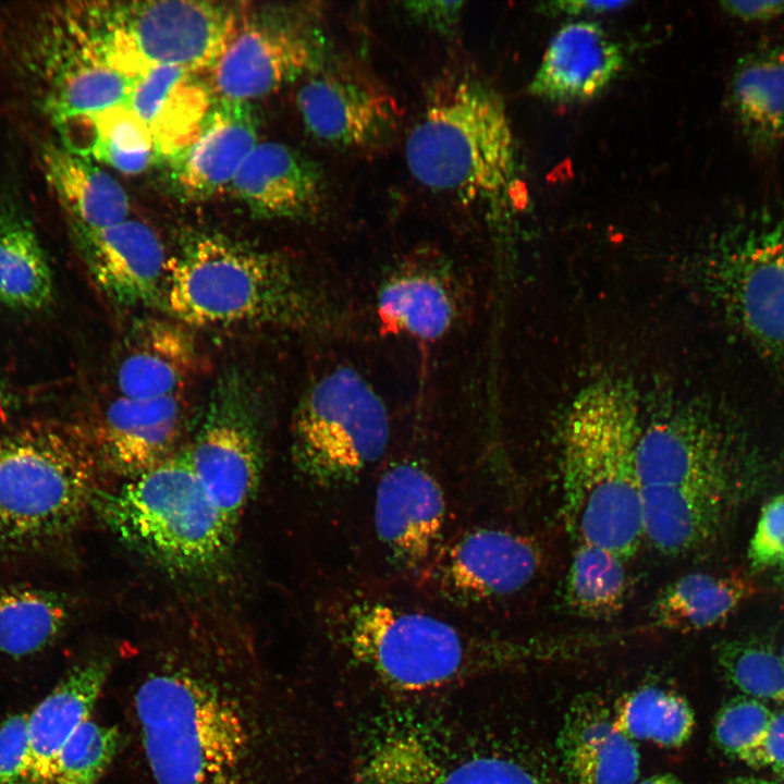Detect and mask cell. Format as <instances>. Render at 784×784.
<instances>
[{
  "mask_svg": "<svg viewBox=\"0 0 784 784\" xmlns=\"http://www.w3.org/2000/svg\"><path fill=\"white\" fill-rule=\"evenodd\" d=\"M139 784H309L314 743L296 688L237 642L162 644L122 696Z\"/></svg>",
  "mask_w": 784,
  "mask_h": 784,
  "instance_id": "cell-1",
  "label": "cell"
},
{
  "mask_svg": "<svg viewBox=\"0 0 784 784\" xmlns=\"http://www.w3.org/2000/svg\"><path fill=\"white\" fill-rule=\"evenodd\" d=\"M350 665L394 697L462 688L483 676L563 661L561 635L514 639L465 632L437 616L357 593L326 615Z\"/></svg>",
  "mask_w": 784,
  "mask_h": 784,
  "instance_id": "cell-2",
  "label": "cell"
},
{
  "mask_svg": "<svg viewBox=\"0 0 784 784\" xmlns=\"http://www.w3.org/2000/svg\"><path fill=\"white\" fill-rule=\"evenodd\" d=\"M159 306L188 328L327 331L338 311L285 256L212 231L183 235L169 255Z\"/></svg>",
  "mask_w": 784,
  "mask_h": 784,
  "instance_id": "cell-3",
  "label": "cell"
},
{
  "mask_svg": "<svg viewBox=\"0 0 784 784\" xmlns=\"http://www.w3.org/2000/svg\"><path fill=\"white\" fill-rule=\"evenodd\" d=\"M640 428L627 393L602 384L576 402L561 454L562 513L576 542L605 548L624 560L641 546L636 451Z\"/></svg>",
  "mask_w": 784,
  "mask_h": 784,
  "instance_id": "cell-4",
  "label": "cell"
},
{
  "mask_svg": "<svg viewBox=\"0 0 784 784\" xmlns=\"http://www.w3.org/2000/svg\"><path fill=\"white\" fill-rule=\"evenodd\" d=\"M102 471L87 431L34 421L0 433V564L53 549L94 507Z\"/></svg>",
  "mask_w": 784,
  "mask_h": 784,
  "instance_id": "cell-5",
  "label": "cell"
},
{
  "mask_svg": "<svg viewBox=\"0 0 784 784\" xmlns=\"http://www.w3.org/2000/svg\"><path fill=\"white\" fill-rule=\"evenodd\" d=\"M412 175L462 200L502 192L514 173L515 145L501 97L469 76L441 79L405 143Z\"/></svg>",
  "mask_w": 784,
  "mask_h": 784,
  "instance_id": "cell-6",
  "label": "cell"
},
{
  "mask_svg": "<svg viewBox=\"0 0 784 784\" xmlns=\"http://www.w3.org/2000/svg\"><path fill=\"white\" fill-rule=\"evenodd\" d=\"M93 509L131 548L185 575L216 568L235 539L198 480L186 445L120 487L100 489Z\"/></svg>",
  "mask_w": 784,
  "mask_h": 784,
  "instance_id": "cell-7",
  "label": "cell"
},
{
  "mask_svg": "<svg viewBox=\"0 0 784 784\" xmlns=\"http://www.w3.org/2000/svg\"><path fill=\"white\" fill-rule=\"evenodd\" d=\"M243 5L193 0L63 3L91 49L132 79L157 68L208 71L231 38Z\"/></svg>",
  "mask_w": 784,
  "mask_h": 784,
  "instance_id": "cell-8",
  "label": "cell"
},
{
  "mask_svg": "<svg viewBox=\"0 0 784 784\" xmlns=\"http://www.w3.org/2000/svg\"><path fill=\"white\" fill-rule=\"evenodd\" d=\"M388 408L355 368L339 365L302 394L291 425L293 462L323 488L347 485L377 463L390 439Z\"/></svg>",
  "mask_w": 784,
  "mask_h": 784,
  "instance_id": "cell-9",
  "label": "cell"
},
{
  "mask_svg": "<svg viewBox=\"0 0 784 784\" xmlns=\"http://www.w3.org/2000/svg\"><path fill=\"white\" fill-rule=\"evenodd\" d=\"M712 270L715 291L740 333L784 360V209L740 216L722 234Z\"/></svg>",
  "mask_w": 784,
  "mask_h": 784,
  "instance_id": "cell-10",
  "label": "cell"
},
{
  "mask_svg": "<svg viewBox=\"0 0 784 784\" xmlns=\"http://www.w3.org/2000/svg\"><path fill=\"white\" fill-rule=\"evenodd\" d=\"M259 402L250 380L237 368L216 380L187 451L191 465L235 536L261 478Z\"/></svg>",
  "mask_w": 784,
  "mask_h": 784,
  "instance_id": "cell-11",
  "label": "cell"
},
{
  "mask_svg": "<svg viewBox=\"0 0 784 784\" xmlns=\"http://www.w3.org/2000/svg\"><path fill=\"white\" fill-rule=\"evenodd\" d=\"M244 5L231 38L208 70L215 100L252 103L319 65L320 50L303 26L273 10Z\"/></svg>",
  "mask_w": 784,
  "mask_h": 784,
  "instance_id": "cell-12",
  "label": "cell"
},
{
  "mask_svg": "<svg viewBox=\"0 0 784 784\" xmlns=\"http://www.w3.org/2000/svg\"><path fill=\"white\" fill-rule=\"evenodd\" d=\"M543 562V549L532 536L480 527L442 547L422 576L444 598L479 603L522 591Z\"/></svg>",
  "mask_w": 784,
  "mask_h": 784,
  "instance_id": "cell-13",
  "label": "cell"
},
{
  "mask_svg": "<svg viewBox=\"0 0 784 784\" xmlns=\"http://www.w3.org/2000/svg\"><path fill=\"white\" fill-rule=\"evenodd\" d=\"M373 516L392 561L422 575L443 547L446 503L434 476L416 461L392 465L377 485Z\"/></svg>",
  "mask_w": 784,
  "mask_h": 784,
  "instance_id": "cell-14",
  "label": "cell"
},
{
  "mask_svg": "<svg viewBox=\"0 0 784 784\" xmlns=\"http://www.w3.org/2000/svg\"><path fill=\"white\" fill-rule=\"evenodd\" d=\"M305 130L340 148H365L383 139L399 115L394 98L365 75L329 70L305 81L296 94Z\"/></svg>",
  "mask_w": 784,
  "mask_h": 784,
  "instance_id": "cell-15",
  "label": "cell"
},
{
  "mask_svg": "<svg viewBox=\"0 0 784 784\" xmlns=\"http://www.w3.org/2000/svg\"><path fill=\"white\" fill-rule=\"evenodd\" d=\"M184 394L152 399L114 397L86 430L102 471L123 479L168 460L183 445Z\"/></svg>",
  "mask_w": 784,
  "mask_h": 784,
  "instance_id": "cell-16",
  "label": "cell"
},
{
  "mask_svg": "<svg viewBox=\"0 0 784 784\" xmlns=\"http://www.w3.org/2000/svg\"><path fill=\"white\" fill-rule=\"evenodd\" d=\"M90 277L123 307L159 305L169 254L146 223L126 219L102 229H71Z\"/></svg>",
  "mask_w": 784,
  "mask_h": 784,
  "instance_id": "cell-17",
  "label": "cell"
},
{
  "mask_svg": "<svg viewBox=\"0 0 784 784\" xmlns=\"http://www.w3.org/2000/svg\"><path fill=\"white\" fill-rule=\"evenodd\" d=\"M438 784H561V781L544 755L514 730L481 723H442Z\"/></svg>",
  "mask_w": 784,
  "mask_h": 784,
  "instance_id": "cell-18",
  "label": "cell"
},
{
  "mask_svg": "<svg viewBox=\"0 0 784 784\" xmlns=\"http://www.w3.org/2000/svg\"><path fill=\"white\" fill-rule=\"evenodd\" d=\"M727 441L709 415L688 413L640 430L636 471L645 486L726 483Z\"/></svg>",
  "mask_w": 784,
  "mask_h": 784,
  "instance_id": "cell-19",
  "label": "cell"
},
{
  "mask_svg": "<svg viewBox=\"0 0 784 784\" xmlns=\"http://www.w3.org/2000/svg\"><path fill=\"white\" fill-rule=\"evenodd\" d=\"M252 105L215 100L196 136L168 159L171 183L183 198L204 200L230 187L259 143Z\"/></svg>",
  "mask_w": 784,
  "mask_h": 784,
  "instance_id": "cell-20",
  "label": "cell"
},
{
  "mask_svg": "<svg viewBox=\"0 0 784 784\" xmlns=\"http://www.w3.org/2000/svg\"><path fill=\"white\" fill-rule=\"evenodd\" d=\"M562 784H636L640 755L620 732L612 710L595 694L577 696L556 737Z\"/></svg>",
  "mask_w": 784,
  "mask_h": 784,
  "instance_id": "cell-21",
  "label": "cell"
},
{
  "mask_svg": "<svg viewBox=\"0 0 784 784\" xmlns=\"http://www.w3.org/2000/svg\"><path fill=\"white\" fill-rule=\"evenodd\" d=\"M229 189L255 218L304 219L324 203L323 175L310 159L279 142H259Z\"/></svg>",
  "mask_w": 784,
  "mask_h": 784,
  "instance_id": "cell-22",
  "label": "cell"
},
{
  "mask_svg": "<svg viewBox=\"0 0 784 784\" xmlns=\"http://www.w3.org/2000/svg\"><path fill=\"white\" fill-rule=\"evenodd\" d=\"M376 310L385 330L432 342L453 329L461 311L460 290L444 261L418 255L383 279Z\"/></svg>",
  "mask_w": 784,
  "mask_h": 784,
  "instance_id": "cell-23",
  "label": "cell"
},
{
  "mask_svg": "<svg viewBox=\"0 0 784 784\" xmlns=\"http://www.w3.org/2000/svg\"><path fill=\"white\" fill-rule=\"evenodd\" d=\"M191 328L173 319L136 321L120 347L115 368L119 396L152 399L183 394L200 368Z\"/></svg>",
  "mask_w": 784,
  "mask_h": 784,
  "instance_id": "cell-24",
  "label": "cell"
},
{
  "mask_svg": "<svg viewBox=\"0 0 784 784\" xmlns=\"http://www.w3.org/2000/svg\"><path fill=\"white\" fill-rule=\"evenodd\" d=\"M624 62L621 46L598 23L573 21L551 38L528 90L551 102L587 101L610 86Z\"/></svg>",
  "mask_w": 784,
  "mask_h": 784,
  "instance_id": "cell-25",
  "label": "cell"
},
{
  "mask_svg": "<svg viewBox=\"0 0 784 784\" xmlns=\"http://www.w3.org/2000/svg\"><path fill=\"white\" fill-rule=\"evenodd\" d=\"M117 664L101 651L76 662L28 714L29 769L26 784H49L61 748L89 718Z\"/></svg>",
  "mask_w": 784,
  "mask_h": 784,
  "instance_id": "cell-26",
  "label": "cell"
},
{
  "mask_svg": "<svg viewBox=\"0 0 784 784\" xmlns=\"http://www.w3.org/2000/svg\"><path fill=\"white\" fill-rule=\"evenodd\" d=\"M440 721L405 710L380 716L359 749L351 784H438Z\"/></svg>",
  "mask_w": 784,
  "mask_h": 784,
  "instance_id": "cell-27",
  "label": "cell"
},
{
  "mask_svg": "<svg viewBox=\"0 0 784 784\" xmlns=\"http://www.w3.org/2000/svg\"><path fill=\"white\" fill-rule=\"evenodd\" d=\"M215 102L196 72L157 68L136 76L128 107L149 130L159 158L169 159L196 136Z\"/></svg>",
  "mask_w": 784,
  "mask_h": 784,
  "instance_id": "cell-28",
  "label": "cell"
},
{
  "mask_svg": "<svg viewBox=\"0 0 784 784\" xmlns=\"http://www.w3.org/2000/svg\"><path fill=\"white\" fill-rule=\"evenodd\" d=\"M725 497L726 483L641 487L644 540L667 556L702 548L720 530Z\"/></svg>",
  "mask_w": 784,
  "mask_h": 784,
  "instance_id": "cell-29",
  "label": "cell"
},
{
  "mask_svg": "<svg viewBox=\"0 0 784 784\" xmlns=\"http://www.w3.org/2000/svg\"><path fill=\"white\" fill-rule=\"evenodd\" d=\"M44 173L71 229H102L128 219L130 198L94 159L60 143L42 150Z\"/></svg>",
  "mask_w": 784,
  "mask_h": 784,
  "instance_id": "cell-30",
  "label": "cell"
},
{
  "mask_svg": "<svg viewBox=\"0 0 784 784\" xmlns=\"http://www.w3.org/2000/svg\"><path fill=\"white\" fill-rule=\"evenodd\" d=\"M730 105L747 145L768 152L784 139V46L763 45L736 61Z\"/></svg>",
  "mask_w": 784,
  "mask_h": 784,
  "instance_id": "cell-31",
  "label": "cell"
},
{
  "mask_svg": "<svg viewBox=\"0 0 784 784\" xmlns=\"http://www.w3.org/2000/svg\"><path fill=\"white\" fill-rule=\"evenodd\" d=\"M756 591L755 583L740 574L689 573L662 589L649 609L646 625L651 633L711 628Z\"/></svg>",
  "mask_w": 784,
  "mask_h": 784,
  "instance_id": "cell-32",
  "label": "cell"
},
{
  "mask_svg": "<svg viewBox=\"0 0 784 784\" xmlns=\"http://www.w3.org/2000/svg\"><path fill=\"white\" fill-rule=\"evenodd\" d=\"M53 296L52 269L35 226L16 201L0 199V304L39 311Z\"/></svg>",
  "mask_w": 784,
  "mask_h": 784,
  "instance_id": "cell-33",
  "label": "cell"
},
{
  "mask_svg": "<svg viewBox=\"0 0 784 784\" xmlns=\"http://www.w3.org/2000/svg\"><path fill=\"white\" fill-rule=\"evenodd\" d=\"M71 615L59 592L33 586L0 588V652L22 658L50 647L64 632Z\"/></svg>",
  "mask_w": 784,
  "mask_h": 784,
  "instance_id": "cell-34",
  "label": "cell"
},
{
  "mask_svg": "<svg viewBox=\"0 0 784 784\" xmlns=\"http://www.w3.org/2000/svg\"><path fill=\"white\" fill-rule=\"evenodd\" d=\"M627 561L588 542H576L566 573L563 601L574 615L607 620L625 607L629 591Z\"/></svg>",
  "mask_w": 784,
  "mask_h": 784,
  "instance_id": "cell-35",
  "label": "cell"
},
{
  "mask_svg": "<svg viewBox=\"0 0 784 784\" xmlns=\"http://www.w3.org/2000/svg\"><path fill=\"white\" fill-rule=\"evenodd\" d=\"M615 727L632 740L681 748L691 738L696 721L685 697L658 685L626 693L612 710Z\"/></svg>",
  "mask_w": 784,
  "mask_h": 784,
  "instance_id": "cell-36",
  "label": "cell"
},
{
  "mask_svg": "<svg viewBox=\"0 0 784 784\" xmlns=\"http://www.w3.org/2000/svg\"><path fill=\"white\" fill-rule=\"evenodd\" d=\"M76 128L87 139L72 150L124 174H138L159 158L149 130L127 103L78 121L60 133Z\"/></svg>",
  "mask_w": 784,
  "mask_h": 784,
  "instance_id": "cell-37",
  "label": "cell"
},
{
  "mask_svg": "<svg viewBox=\"0 0 784 784\" xmlns=\"http://www.w3.org/2000/svg\"><path fill=\"white\" fill-rule=\"evenodd\" d=\"M122 724L89 718L70 737L52 765L49 784H98L126 751Z\"/></svg>",
  "mask_w": 784,
  "mask_h": 784,
  "instance_id": "cell-38",
  "label": "cell"
},
{
  "mask_svg": "<svg viewBox=\"0 0 784 784\" xmlns=\"http://www.w3.org/2000/svg\"><path fill=\"white\" fill-rule=\"evenodd\" d=\"M714 656L725 679L746 696L784 702V660L770 646L754 639L723 640Z\"/></svg>",
  "mask_w": 784,
  "mask_h": 784,
  "instance_id": "cell-39",
  "label": "cell"
},
{
  "mask_svg": "<svg viewBox=\"0 0 784 784\" xmlns=\"http://www.w3.org/2000/svg\"><path fill=\"white\" fill-rule=\"evenodd\" d=\"M772 712L758 699L737 696L716 711L712 739L725 756L760 769V750Z\"/></svg>",
  "mask_w": 784,
  "mask_h": 784,
  "instance_id": "cell-40",
  "label": "cell"
},
{
  "mask_svg": "<svg viewBox=\"0 0 784 784\" xmlns=\"http://www.w3.org/2000/svg\"><path fill=\"white\" fill-rule=\"evenodd\" d=\"M748 559L757 569L784 565V493L773 497L762 507Z\"/></svg>",
  "mask_w": 784,
  "mask_h": 784,
  "instance_id": "cell-41",
  "label": "cell"
},
{
  "mask_svg": "<svg viewBox=\"0 0 784 784\" xmlns=\"http://www.w3.org/2000/svg\"><path fill=\"white\" fill-rule=\"evenodd\" d=\"M28 714L16 713L0 725V784H26L29 769Z\"/></svg>",
  "mask_w": 784,
  "mask_h": 784,
  "instance_id": "cell-42",
  "label": "cell"
},
{
  "mask_svg": "<svg viewBox=\"0 0 784 784\" xmlns=\"http://www.w3.org/2000/svg\"><path fill=\"white\" fill-rule=\"evenodd\" d=\"M409 17L438 32L449 33L456 26L463 2L412 1L404 3Z\"/></svg>",
  "mask_w": 784,
  "mask_h": 784,
  "instance_id": "cell-43",
  "label": "cell"
},
{
  "mask_svg": "<svg viewBox=\"0 0 784 784\" xmlns=\"http://www.w3.org/2000/svg\"><path fill=\"white\" fill-rule=\"evenodd\" d=\"M722 10L747 23L768 22L784 15V0L723 1Z\"/></svg>",
  "mask_w": 784,
  "mask_h": 784,
  "instance_id": "cell-44",
  "label": "cell"
},
{
  "mask_svg": "<svg viewBox=\"0 0 784 784\" xmlns=\"http://www.w3.org/2000/svg\"><path fill=\"white\" fill-rule=\"evenodd\" d=\"M630 1L562 0L539 4L538 10L548 15L589 16L621 10Z\"/></svg>",
  "mask_w": 784,
  "mask_h": 784,
  "instance_id": "cell-45",
  "label": "cell"
},
{
  "mask_svg": "<svg viewBox=\"0 0 784 784\" xmlns=\"http://www.w3.org/2000/svg\"><path fill=\"white\" fill-rule=\"evenodd\" d=\"M761 768H770L784 777V711L772 714L760 750Z\"/></svg>",
  "mask_w": 784,
  "mask_h": 784,
  "instance_id": "cell-46",
  "label": "cell"
},
{
  "mask_svg": "<svg viewBox=\"0 0 784 784\" xmlns=\"http://www.w3.org/2000/svg\"><path fill=\"white\" fill-rule=\"evenodd\" d=\"M636 784H684V782L672 773L653 774Z\"/></svg>",
  "mask_w": 784,
  "mask_h": 784,
  "instance_id": "cell-47",
  "label": "cell"
},
{
  "mask_svg": "<svg viewBox=\"0 0 784 784\" xmlns=\"http://www.w3.org/2000/svg\"><path fill=\"white\" fill-rule=\"evenodd\" d=\"M725 784H780L774 781L754 777V776H737L728 780Z\"/></svg>",
  "mask_w": 784,
  "mask_h": 784,
  "instance_id": "cell-48",
  "label": "cell"
},
{
  "mask_svg": "<svg viewBox=\"0 0 784 784\" xmlns=\"http://www.w3.org/2000/svg\"><path fill=\"white\" fill-rule=\"evenodd\" d=\"M9 408H10L9 395L0 385V421L7 417Z\"/></svg>",
  "mask_w": 784,
  "mask_h": 784,
  "instance_id": "cell-49",
  "label": "cell"
},
{
  "mask_svg": "<svg viewBox=\"0 0 784 784\" xmlns=\"http://www.w3.org/2000/svg\"><path fill=\"white\" fill-rule=\"evenodd\" d=\"M779 580L784 586V571L780 574Z\"/></svg>",
  "mask_w": 784,
  "mask_h": 784,
  "instance_id": "cell-50",
  "label": "cell"
},
{
  "mask_svg": "<svg viewBox=\"0 0 784 784\" xmlns=\"http://www.w3.org/2000/svg\"><path fill=\"white\" fill-rule=\"evenodd\" d=\"M781 656H782V658H783V660H784V646H783Z\"/></svg>",
  "mask_w": 784,
  "mask_h": 784,
  "instance_id": "cell-51",
  "label": "cell"
},
{
  "mask_svg": "<svg viewBox=\"0 0 784 784\" xmlns=\"http://www.w3.org/2000/svg\"><path fill=\"white\" fill-rule=\"evenodd\" d=\"M780 784H784V777L782 779V782Z\"/></svg>",
  "mask_w": 784,
  "mask_h": 784,
  "instance_id": "cell-52",
  "label": "cell"
}]
</instances>
